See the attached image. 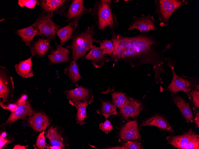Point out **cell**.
Returning <instances> with one entry per match:
<instances>
[{"mask_svg": "<svg viewBox=\"0 0 199 149\" xmlns=\"http://www.w3.org/2000/svg\"><path fill=\"white\" fill-rule=\"evenodd\" d=\"M111 95L112 103L119 109L123 106L128 98L121 92H114L111 94Z\"/></svg>", "mask_w": 199, "mask_h": 149, "instance_id": "f1b7e54d", "label": "cell"}, {"mask_svg": "<svg viewBox=\"0 0 199 149\" xmlns=\"http://www.w3.org/2000/svg\"><path fill=\"white\" fill-rule=\"evenodd\" d=\"M52 49L50 40L42 37L33 43L30 51L32 56L41 57Z\"/></svg>", "mask_w": 199, "mask_h": 149, "instance_id": "d6986e66", "label": "cell"}, {"mask_svg": "<svg viewBox=\"0 0 199 149\" xmlns=\"http://www.w3.org/2000/svg\"><path fill=\"white\" fill-rule=\"evenodd\" d=\"M195 118L194 119L195 124L197 127H199V113L198 112H196L195 113Z\"/></svg>", "mask_w": 199, "mask_h": 149, "instance_id": "74e56055", "label": "cell"}, {"mask_svg": "<svg viewBox=\"0 0 199 149\" xmlns=\"http://www.w3.org/2000/svg\"><path fill=\"white\" fill-rule=\"evenodd\" d=\"M0 105L3 109H9L12 112L15 111L18 107V105L16 103L9 104L6 105L0 102Z\"/></svg>", "mask_w": 199, "mask_h": 149, "instance_id": "d590c367", "label": "cell"}, {"mask_svg": "<svg viewBox=\"0 0 199 149\" xmlns=\"http://www.w3.org/2000/svg\"><path fill=\"white\" fill-rule=\"evenodd\" d=\"M106 56L102 54V51L98 47L93 45L92 48L85 56V59L92 61L94 67L98 68L103 66L105 62L110 61L111 59Z\"/></svg>", "mask_w": 199, "mask_h": 149, "instance_id": "ac0fdd59", "label": "cell"}, {"mask_svg": "<svg viewBox=\"0 0 199 149\" xmlns=\"http://www.w3.org/2000/svg\"><path fill=\"white\" fill-rule=\"evenodd\" d=\"M14 82L12 77L5 67H0V97L3 99V103L8 101L12 90H14Z\"/></svg>", "mask_w": 199, "mask_h": 149, "instance_id": "30bf717a", "label": "cell"}, {"mask_svg": "<svg viewBox=\"0 0 199 149\" xmlns=\"http://www.w3.org/2000/svg\"><path fill=\"white\" fill-rule=\"evenodd\" d=\"M28 123L33 129L38 132L45 130L50 123L47 116L41 112H34L29 117Z\"/></svg>", "mask_w": 199, "mask_h": 149, "instance_id": "e0dca14e", "label": "cell"}, {"mask_svg": "<svg viewBox=\"0 0 199 149\" xmlns=\"http://www.w3.org/2000/svg\"><path fill=\"white\" fill-rule=\"evenodd\" d=\"M89 13V10L84 6L83 0H73L65 13V16L67 22L74 23L78 26L80 18Z\"/></svg>", "mask_w": 199, "mask_h": 149, "instance_id": "9c48e42d", "label": "cell"}, {"mask_svg": "<svg viewBox=\"0 0 199 149\" xmlns=\"http://www.w3.org/2000/svg\"><path fill=\"white\" fill-rule=\"evenodd\" d=\"M28 147V145H17L15 146L13 149H26Z\"/></svg>", "mask_w": 199, "mask_h": 149, "instance_id": "f35d334b", "label": "cell"}, {"mask_svg": "<svg viewBox=\"0 0 199 149\" xmlns=\"http://www.w3.org/2000/svg\"><path fill=\"white\" fill-rule=\"evenodd\" d=\"M94 28L95 25L92 24L83 31L75 33L72 35L70 43L66 48L71 49V59L73 60L76 61L85 57L92 48L93 43L100 42L94 37L95 34Z\"/></svg>", "mask_w": 199, "mask_h": 149, "instance_id": "7a4b0ae2", "label": "cell"}, {"mask_svg": "<svg viewBox=\"0 0 199 149\" xmlns=\"http://www.w3.org/2000/svg\"><path fill=\"white\" fill-rule=\"evenodd\" d=\"M152 17L150 15L146 16L142 15L141 17L136 18L134 16V20L131 23L128 31L134 29L139 30L142 32H148L149 30H156V27Z\"/></svg>", "mask_w": 199, "mask_h": 149, "instance_id": "4fadbf2b", "label": "cell"}, {"mask_svg": "<svg viewBox=\"0 0 199 149\" xmlns=\"http://www.w3.org/2000/svg\"><path fill=\"white\" fill-rule=\"evenodd\" d=\"M168 143L178 149H199V136L192 129L181 135L166 137Z\"/></svg>", "mask_w": 199, "mask_h": 149, "instance_id": "277c9868", "label": "cell"}, {"mask_svg": "<svg viewBox=\"0 0 199 149\" xmlns=\"http://www.w3.org/2000/svg\"><path fill=\"white\" fill-rule=\"evenodd\" d=\"M189 96L192 98V102L197 108H199V91L197 90H193L189 93Z\"/></svg>", "mask_w": 199, "mask_h": 149, "instance_id": "836d02e7", "label": "cell"}, {"mask_svg": "<svg viewBox=\"0 0 199 149\" xmlns=\"http://www.w3.org/2000/svg\"><path fill=\"white\" fill-rule=\"evenodd\" d=\"M32 25L37 30L38 35L44 36L49 40L54 39L60 26L48 15L42 13L38 15Z\"/></svg>", "mask_w": 199, "mask_h": 149, "instance_id": "5b68a950", "label": "cell"}, {"mask_svg": "<svg viewBox=\"0 0 199 149\" xmlns=\"http://www.w3.org/2000/svg\"><path fill=\"white\" fill-rule=\"evenodd\" d=\"M174 101L186 120L192 123L195 122L189 104L179 96L175 97Z\"/></svg>", "mask_w": 199, "mask_h": 149, "instance_id": "44dd1931", "label": "cell"}, {"mask_svg": "<svg viewBox=\"0 0 199 149\" xmlns=\"http://www.w3.org/2000/svg\"><path fill=\"white\" fill-rule=\"evenodd\" d=\"M32 61V57H30L29 59L21 61L19 63L16 64L15 68L17 73L25 78L33 76Z\"/></svg>", "mask_w": 199, "mask_h": 149, "instance_id": "7402d4cb", "label": "cell"}, {"mask_svg": "<svg viewBox=\"0 0 199 149\" xmlns=\"http://www.w3.org/2000/svg\"><path fill=\"white\" fill-rule=\"evenodd\" d=\"M112 0H101L89 9L98 29L104 31L107 28L114 29L118 26L116 18L111 8Z\"/></svg>", "mask_w": 199, "mask_h": 149, "instance_id": "3957f363", "label": "cell"}, {"mask_svg": "<svg viewBox=\"0 0 199 149\" xmlns=\"http://www.w3.org/2000/svg\"><path fill=\"white\" fill-rule=\"evenodd\" d=\"M87 106L85 104H80L76 108L77 109L76 115L77 122L81 125H82L85 123L84 120L86 116Z\"/></svg>", "mask_w": 199, "mask_h": 149, "instance_id": "f546056e", "label": "cell"}, {"mask_svg": "<svg viewBox=\"0 0 199 149\" xmlns=\"http://www.w3.org/2000/svg\"><path fill=\"white\" fill-rule=\"evenodd\" d=\"M156 12L158 14L159 20L162 22L168 23L172 13L183 5V1L175 0L156 1Z\"/></svg>", "mask_w": 199, "mask_h": 149, "instance_id": "ba28073f", "label": "cell"}, {"mask_svg": "<svg viewBox=\"0 0 199 149\" xmlns=\"http://www.w3.org/2000/svg\"><path fill=\"white\" fill-rule=\"evenodd\" d=\"M170 68L173 73V78L168 89L173 93L181 91L186 93L188 92L191 89V82L178 76L173 67Z\"/></svg>", "mask_w": 199, "mask_h": 149, "instance_id": "5bb4252c", "label": "cell"}, {"mask_svg": "<svg viewBox=\"0 0 199 149\" xmlns=\"http://www.w3.org/2000/svg\"><path fill=\"white\" fill-rule=\"evenodd\" d=\"M77 26L74 23L69 22L66 26L59 29L56 34L60 40V44L63 45L67 40H69L75 32Z\"/></svg>", "mask_w": 199, "mask_h": 149, "instance_id": "cb8c5ba5", "label": "cell"}, {"mask_svg": "<svg viewBox=\"0 0 199 149\" xmlns=\"http://www.w3.org/2000/svg\"><path fill=\"white\" fill-rule=\"evenodd\" d=\"M100 46L98 47V48L102 51V54L106 55H109L111 56L114 51V47L113 43L111 40H108V39L103 40L100 43Z\"/></svg>", "mask_w": 199, "mask_h": 149, "instance_id": "83f0119b", "label": "cell"}, {"mask_svg": "<svg viewBox=\"0 0 199 149\" xmlns=\"http://www.w3.org/2000/svg\"><path fill=\"white\" fill-rule=\"evenodd\" d=\"M47 149H61V148L60 147L56 146H47Z\"/></svg>", "mask_w": 199, "mask_h": 149, "instance_id": "ab89813d", "label": "cell"}, {"mask_svg": "<svg viewBox=\"0 0 199 149\" xmlns=\"http://www.w3.org/2000/svg\"><path fill=\"white\" fill-rule=\"evenodd\" d=\"M44 133L45 131L43 130L39 134L37 137L36 145L39 149H44L45 148L46 143Z\"/></svg>", "mask_w": 199, "mask_h": 149, "instance_id": "1f68e13d", "label": "cell"}, {"mask_svg": "<svg viewBox=\"0 0 199 149\" xmlns=\"http://www.w3.org/2000/svg\"><path fill=\"white\" fill-rule=\"evenodd\" d=\"M99 127L100 129L106 134H108L113 129L112 124L107 119L104 123L99 124Z\"/></svg>", "mask_w": 199, "mask_h": 149, "instance_id": "e575fe53", "label": "cell"}, {"mask_svg": "<svg viewBox=\"0 0 199 149\" xmlns=\"http://www.w3.org/2000/svg\"><path fill=\"white\" fill-rule=\"evenodd\" d=\"M12 141V140L5 139L0 136V149H2L6 145L11 142Z\"/></svg>", "mask_w": 199, "mask_h": 149, "instance_id": "8d00e7d4", "label": "cell"}, {"mask_svg": "<svg viewBox=\"0 0 199 149\" xmlns=\"http://www.w3.org/2000/svg\"><path fill=\"white\" fill-rule=\"evenodd\" d=\"M80 69L76 61H71L65 69L64 73L70 79L76 87H78L77 82L83 77L80 74L79 70Z\"/></svg>", "mask_w": 199, "mask_h": 149, "instance_id": "603a6c76", "label": "cell"}, {"mask_svg": "<svg viewBox=\"0 0 199 149\" xmlns=\"http://www.w3.org/2000/svg\"><path fill=\"white\" fill-rule=\"evenodd\" d=\"M38 1L35 0H19L18 4L21 7H26L30 9L34 8Z\"/></svg>", "mask_w": 199, "mask_h": 149, "instance_id": "d6a6232c", "label": "cell"}, {"mask_svg": "<svg viewBox=\"0 0 199 149\" xmlns=\"http://www.w3.org/2000/svg\"><path fill=\"white\" fill-rule=\"evenodd\" d=\"M15 32L21 37L22 41L25 43L26 45L29 46H30V43L34 37L38 35L37 30L32 25L25 28L17 30Z\"/></svg>", "mask_w": 199, "mask_h": 149, "instance_id": "d4e9b609", "label": "cell"}, {"mask_svg": "<svg viewBox=\"0 0 199 149\" xmlns=\"http://www.w3.org/2000/svg\"><path fill=\"white\" fill-rule=\"evenodd\" d=\"M153 126L165 131H173V130L167 120L162 116L156 115L144 121L140 127Z\"/></svg>", "mask_w": 199, "mask_h": 149, "instance_id": "ffe728a7", "label": "cell"}, {"mask_svg": "<svg viewBox=\"0 0 199 149\" xmlns=\"http://www.w3.org/2000/svg\"><path fill=\"white\" fill-rule=\"evenodd\" d=\"M46 136L52 146L60 147L62 148H63V139L58 132L57 127L54 128L52 126L49 128Z\"/></svg>", "mask_w": 199, "mask_h": 149, "instance_id": "484cf974", "label": "cell"}, {"mask_svg": "<svg viewBox=\"0 0 199 149\" xmlns=\"http://www.w3.org/2000/svg\"><path fill=\"white\" fill-rule=\"evenodd\" d=\"M6 136L7 134L6 132H4L1 134L0 136L4 138L6 137Z\"/></svg>", "mask_w": 199, "mask_h": 149, "instance_id": "60d3db41", "label": "cell"}, {"mask_svg": "<svg viewBox=\"0 0 199 149\" xmlns=\"http://www.w3.org/2000/svg\"><path fill=\"white\" fill-rule=\"evenodd\" d=\"M142 146L138 141L135 140H129L126 142H124L122 148L123 149H142Z\"/></svg>", "mask_w": 199, "mask_h": 149, "instance_id": "4dcf8cb0", "label": "cell"}, {"mask_svg": "<svg viewBox=\"0 0 199 149\" xmlns=\"http://www.w3.org/2000/svg\"><path fill=\"white\" fill-rule=\"evenodd\" d=\"M119 136L121 138L126 142L132 140L140 141L141 139L136 120L130 121L126 123L121 129Z\"/></svg>", "mask_w": 199, "mask_h": 149, "instance_id": "7c38bea8", "label": "cell"}, {"mask_svg": "<svg viewBox=\"0 0 199 149\" xmlns=\"http://www.w3.org/2000/svg\"><path fill=\"white\" fill-rule=\"evenodd\" d=\"M100 101V108L97 110L98 114L102 115L106 119L111 115H117L116 106L113 103L101 99Z\"/></svg>", "mask_w": 199, "mask_h": 149, "instance_id": "4316f807", "label": "cell"}, {"mask_svg": "<svg viewBox=\"0 0 199 149\" xmlns=\"http://www.w3.org/2000/svg\"><path fill=\"white\" fill-rule=\"evenodd\" d=\"M27 95H23L16 102L18 107L15 111L11 112L7 120L4 124H11L16 120L31 116L34 112Z\"/></svg>", "mask_w": 199, "mask_h": 149, "instance_id": "52a82bcc", "label": "cell"}, {"mask_svg": "<svg viewBox=\"0 0 199 149\" xmlns=\"http://www.w3.org/2000/svg\"><path fill=\"white\" fill-rule=\"evenodd\" d=\"M70 52L68 48L57 44L55 49H51L50 54L47 55L50 65L62 62H66L70 60Z\"/></svg>", "mask_w": 199, "mask_h": 149, "instance_id": "2e32d148", "label": "cell"}, {"mask_svg": "<svg viewBox=\"0 0 199 149\" xmlns=\"http://www.w3.org/2000/svg\"><path fill=\"white\" fill-rule=\"evenodd\" d=\"M111 30L114 49L111 57L114 61H130L132 59L147 56L152 51L150 46L155 43L152 37L144 35L126 37L115 34L113 29Z\"/></svg>", "mask_w": 199, "mask_h": 149, "instance_id": "6da1fadb", "label": "cell"}, {"mask_svg": "<svg viewBox=\"0 0 199 149\" xmlns=\"http://www.w3.org/2000/svg\"><path fill=\"white\" fill-rule=\"evenodd\" d=\"M69 1L66 0H42L37 4L42 9L43 13L52 18L57 13H61L66 8Z\"/></svg>", "mask_w": 199, "mask_h": 149, "instance_id": "8fae6325", "label": "cell"}, {"mask_svg": "<svg viewBox=\"0 0 199 149\" xmlns=\"http://www.w3.org/2000/svg\"><path fill=\"white\" fill-rule=\"evenodd\" d=\"M71 105L76 108L80 104H85L88 106L93 101L94 95L91 89L77 87L71 90H67L64 92Z\"/></svg>", "mask_w": 199, "mask_h": 149, "instance_id": "8992f818", "label": "cell"}, {"mask_svg": "<svg viewBox=\"0 0 199 149\" xmlns=\"http://www.w3.org/2000/svg\"><path fill=\"white\" fill-rule=\"evenodd\" d=\"M120 109L122 116L126 119L129 117L134 118L138 115L142 110V103L137 100L129 98Z\"/></svg>", "mask_w": 199, "mask_h": 149, "instance_id": "9a60e30c", "label": "cell"}]
</instances>
